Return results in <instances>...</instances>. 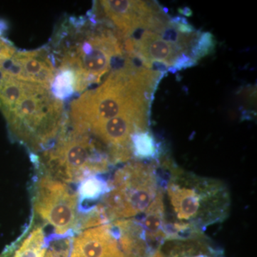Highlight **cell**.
I'll return each instance as SVG.
<instances>
[{
	"label": "cell",
	"mask_w": 257,
	"mask_h": 257,
	"mask_svg": "<svg viewBox=\"0 0 257 257\" xmlns=\"http://www.w3.org/2000/svg\"><path fill=\"white\" fill-rule=\"evenodd\" d=\"M167 177H161L167 238L204 234L208 226L226 220L231 197L218 179L182 170L165 161Z\"/></svg>",
	"instance_id": "6da1fadb"
},
{
	"label": "cell",
	"mask_w": 257,
	"mask_h": 257,
	"mask_svg": "<svg viewBox=\"0 0 257 257\" xmlns=\"http://www.w3.org/2000/svg\"><path fill=\"white\" fill-rule=\"evenodd\" d=\"M160 74L142 67L126 56L104 83L71 102L68 127L90 136L112 118L126 113L147 111L148 98Z\"/></svg>",
	"instance_id": "7a4b0ae2"
},
{
	"label": "cell",
	"mask_w": 257,
	"mask_h": 257,
	"mask_svg": "<svg viewBox=\"0 0 257 257\" xmlns=\"http://www.w3.org/2000/svg\"><path fill=\"white\" fill-rule=\"evenodd\" d=\"M52 45L54 52L50 54L56 70L73 74L75 92L98 84L125 55L116 32L83 17L64 22Z\"/></svg>",
	"instance_id": "3957f363"
},
{
	"label": "cell",
	"mask_w": 257,
	"mask_h": 257,
	"mask_svg": "<svg viewBox=\"0 0 257 257\" xmlns=\"http://www.w3.org/2000/svg\"><path fill=\"white\" fill-rule=\"evenodd\" d=\"M3 114L12 135L32 151L49 148L64 123L62 101L50 89L27 82L18 99Z\"/></svg>",
	"instance_id": "277c9868"
},
{
	"label": "cell",
	"mask_w": 257,
	"mask_h": 257,
	"mask_svg": "<svg viewBox=\"0 0 257 257\" xmlns=\"http://www.w3.org/2000/svg\"><path fill=\"white\" fill-rule=\"evenodd\" d=\"M101 207L110 221L140 223L157 200L161 176L155 162L131 161L115 172Z\"/></svg>",
	"instance_id": "5b68a950"
},
{
	"label": "cell",
	"mask_w": 257,
	"mask_h": 257,
	"mask_svg": "<svg viewBox=\"0 0 257 257\" xmlns=\"http://www.w3.org/2000/svg\"><path fill=\"white\" fill-rule=\"evenodd\" d=\"M40 162L45 173L65 183H80L105 173L111 165L107 154L95 140L64 124L55 143L44 150Z\"/></svg>",
	"instance_id": "8992f818"
},
{
	"label": "cell",
	"mask_w": 257,
	"mask_h": 257,
	"mask_svg": "<svg viewBox=\"0 0 257 257\" xmlns=\"http://www.w3.org/2000/svg\"><path fill=\"white\" fill-rule=\"evenodd\" d=\"M78 204L77 192L65 182L45 172L35 182L33 209L45 224L53 227L52 238L73 234L78 224Z\"/></svg>",
	"instance_id": "52a82bcc"
},
{
	"label": "cell",
	"mask_w": 257,
	"mask_h": 257,
	"mask_svg": "<svg viewBox=\"0 0 257 257\" xmlns=\"http://www.w3.org/2000/svg\"><path fill=\"white\" fill-rule=\"evenodd\" d=\"M75 231L69 257H136L126 247L101 204L79 216Z\"/></svg>",
	"instance_id": "ba28073f"
},
{
	"label": "cell",
	"mask_w": 257,
	"mask_h": 257,
	"mask_svg": "<svg viewBox=\"0 0 257 257\" xmlns=\"http://www.w3.org/2000/svg\"><path fill=\"white\" fill-rule=\"evenodd\" d=\"M0 72L24 82L51 89L57 70L47 50L18 52L10 60L0 61Z\"/></svg>",
	"instance_id": "9c48e42d"
},
{
	"label": "cell",
	"mask_w": 257,
	"mask_h": 257,
	"mask_svg": "<svg viewBox=\"0 0 257 257\" xmlns=\"http://www.w3.org/2000/svg\"><path fill=\"white\" fill-rule=\"evenodd\" d=\"M99 5L121 41L138 29L148 28L160 12L157 7L143 1L110 0L99 2Z\"/></svg>",
	"instance_id": "30bf717a"
},
{
	"label": "cell",
	"mask_w": 257,
	"mask_h": 257,
	"mask_svg": "<svg viewBox=\"0 0 257 257\" xmlns=\"http://www.w3.org/2000/svg\"><path fill=\"white\" fill-rule=\"evenodd\" d=\"M157 246L162 257H225L204 234L167 238Z\"/></svg>",
	"instance_id": "8fae6325"
},
{
	"label": "cell",
	"mask_w": 257,
	"mask_h": 257,
	"mask_svg": "<svg viewBox=\"0 0 257 257\" xmlns=\"http://www.w3.org/2000/svg\"><path fill=\"white\" fill-rule=\"evenodd\" d=\"M47 248V239L42 226L34 228L25 238L8 246L0 257H44Z\"/></svg>",
	"instance_id": "7c38bea8"
},
{
	"label": "cell",
	"mask_w": 257,
	"mask_h": 257,
	"mask_svg": "<svg viewBox=\"0 0 257 257\" xmlns=\"http://www.w3.org/2000/svg\"><path fill=\"white\" fill-rule=\"evenodd\" d=\"M108 191V183L100 176H91L79 183L77 194L79 203L93 202L103 198Z\"/></svg>",
	"instance_id": "4fadbf2b"
},
{
	"label": "cell",
	"mask_w": 257,
	"mask_h": 257,
	"mask_svg": "<svg viewBox=\"0 0 257 257\" xmlns=\"http://www.w3.org/2000/svg\"><path fill=\"white\" fill-rule=\"evenodd\" d=\"M157 145L149 132L137 134L133 140V155L140 159H152L156 156Z\"/></svg>",
	"instance_id": "5bb4252c"
},
{
	"label": "cell",
	"mask_w": 257,
	"mask_h": 257,
	"mask_svg": "<svg viewBox=\"0 0 257 257\" xmlns=\"http://www.w3.org/2000/svg\"><path fill=\"white\" fill-rule=\"evenodd\" d=\"M214 48V38L213 35L209 32L203 33L201 36L198 37L191 50V58L194 61L199 60L209 55Z\"/></svg>",
	"instance_id": "9a60e30c"
},
{
	"label": "cell",
	"mask_w": 257,
	"mask_h": 257,
	"mask_svg": "<svg viewBox=\"0 0 257 257\" xmlns=\"http://www.w3.org/2000/svg\"><path fill=\"white\" fill-rule=\"evenodd\" d=\"M72 237L51 239L47 242L46 253L44 257H69Z\"/></svg>",
	"instance_id": "2e32d148"
}]
</instances>
